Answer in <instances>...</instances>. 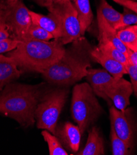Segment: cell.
Segmentation results:
<instances>
[{"label": "cell", "mask_w": 137, "mask_h": 155, "mask_svg": "<svg viewBox=\"0 0 137 155\" xmlns=\"http://www.w3.org/2000/svg\"><path fill=\"white\" fill-rule=\"evenodd\" d=\"M103 15L105 20L114 28L120 22L122 14L113 8L106 0H100L99 6L98 10Z\"/></svg>", "instance_id": "d6986e66"}, {"label": "cell", "mask_w": 137, "mask_h": 155, "mask_svg": "<svg viewBox=\"0 0 137 155\" xmlns=\"http://www.w3.org/2000/svg\"><path fill=\"white\" fill-rule=\"evenodd\" d=\"M110 137L113 155L130 154L132 147L116 134L112 125H111Z\"/></svg>", "instance_id": "7402d4cb"}, {"label": "cell", "mask_w": 137, "mask_h": 155, "mask_svg": "<svg viewBox=\"0 0 137 155\" xmlns=\"http://www.w3.org/2000/svg\"><path fill=\"white\" fill-rule=\"evenodd\" d=\"M33 24L39 25L48 31L54 39H60L63 37V30L59 20L53 14L49 13L45 15L30 11Z\"/></svg>", "instance_id": "9a60e30c"}, {"label": "cell", "mask_w": 137, "mask_h": 155, "mask_svg": "<svg viewBox=\"0 0 137 155\" xmlns=\"http://www.w3.org/2000/svg\"><path fill=\"white\" fill-rule=\"evenodd\" d=\"M72 3L78 14L81 28V35L83 36L93 18L90 0H73Z\"/></svg>", "instance_id": "e0dca14e"}, {"label": "cell", "mask_w": 137, "mask_h": 155, "mask_svg": "<svg viewBox=\"0 0 137 155\" xmlns=\"http://www.w3.org/2000/svg\"><path fill=\"white\" fill-rule=\"evenodd\" d=\"M131 50L137 51V40H136V42H135V45L133 46V47L132 48V49Z\"/></svg>", "instance_id": "d6a6232c"}, {"label": "cell", "mask_w": 137, "mask_h": 155, "mask_svg": "<svg viewBox=\"0 0 137 155\" xmlns=\"http://www.w3.org/2000/svg\"><path fill=\"white\" fill-rule=\"evenodd\" d=\"M92 49L86 38L80 37L65 49L61 58L41 73L44 79L58 87H67L80 81L91 67Z\"/></svg>", "instance_id": "6da1fadb"}, {"label": "cell", "mask_w": 137, "mask_h": 155, "mask_svg": "<svg viewBox=\"0 0 137 155\" xmlns=\"http://www.w3.org/2000/svg\"><path fill=\"white\" fill-rule=\"evenodd\" d=\"M85 78L96 95L103 98L111 104L112 102L106 95V91L115 81L116 78H114L105 69L90 68L88 69Z\"/></svg>", "instance_id": "8fae6325"}, {"label": "cell", "mask_w": 137, "mask_h": 155, "mask_svg": "<svg viewBox=\"0 0 137 155\" xmlns=\"http://www.w3.org/2000/svg\"><path fill=\"white\" fill-rule=\"evenodd\" d=\"M71 114L82 135L103 114L104 110L88 82L75 85L71 101Z\"/></svg>", "instance_id": "277c9868"}, {"label": "cell", "mask_w": 137, "mask_h": 155, "mask_svg": "<svg viewBox=\"0 0 137 155\" xmlns=\"http://www.w3.org/2000/svg\"><path fill=\"white\" fill-rule=\"evenodd\" d=\"M117 34L120 41L132 50L137 40V25L120 29L117 30Z\"/></svg>", "instance_id": "603a6c76"}, {"label": "cell", "mask_w": 137, "mask_h": 155, "mask_svg": "<svg viewBox=\"0 0 137 155\" xmlns=\"http://www.w3.org/2000/svg\"><path fill=\"white\" fill-rule=\"evenodd\" d=\"M43 84L10 83L0 93V113L16 120L24 127L32 126L37 104L45 91Z\"/></svg>", "instance_id": "7a4b0ae2"}, {"label": "cell", "mask_w": 137, "mask_h": 155, "mask_svg": "<svg viewBox=\"0 0 137 155\" xmlns=\"http://www.w3.org/2000/svg\"><path fill=\"white\" fill-rule=\"evenodd\" d=\"M10 38V34L7 28L0 29V40Z\"/></svg>", "instance_id": "4dcf8cb0"}, {"label": "cell", "mask_w": 137, "mask_h": 155, "mask_svg": "<svg viewBox=\"0 0 137 155\" xmlns=\"http://www.w3.org/2000/svg\"><path fill=\"white\" fill-rule=\"evenodd\" d=\"M129 63L137 68V51L131 50L128 56Z\"/></svg>", "instance_id": "f546056e"}, {"label": "cell", "mask_w": 137, "mask_h": 155, "mask_svg": "<svg viewBox=\"0 0 137 155\" xmlns=\"http://www.w3.org/2000/svg\"><path fill=\"white\" fill-rule=\"evenodd\" d=\"M7 5L0 0V29L7 28L6 25V11Z\"/></svg>", "instance_id": "83f0119b"}, {"label": "cell", "mask_w": 137, "mask_h": 155, "mask_svg": "<svg viewBox=\"0 0 137 155\" xmlns=\"http://www.w3.org/2000/svg\"><path fill=\"white\" fill-rule=\"evenodd\" d=\"M32 24L30 10L22 1L18 0L13 4L7 5L6 25L10 38L19 41Z\"/></svg>", "instance_id": "52a82bcc"}, {"label": "cell", "mask_w": 137, "mask_h": 155, "mask_svg": "<svg viewBox=\"0 0 137 155\" xmlns=\"http://www.w3.org/2000/svg\"><path fill=\"white\" fill-rule=\"evenodd\" d=\"M133 93L131 82L121 77L116 79L106 91V95L117 109L124 111L130 104V98Z\"/></svg>", "instance_id": "ba28073f"}, {"label": "cell", "mask_w": 137, "mask_h": 155, "mask_svg": "<svg viewBox=\"0 0 137 155\" xmlns=\"http://www.w3.org/2000/svg\"><path fill=\"white\" fill-rule=\"evenodd\" d=\"M111 125L116 134L132 148L134 141V128L131 120L129 118L126 110L122 111L114 106L109 108Z\"/></svg>", "instance_id": "9c48e42d"}, {"label": "cell", "mask_w": 137, "mask_h": 155, "mask_svg": "<svg viewBox=\"0 0 137 155\" xmlns=\"http://www.w3.org/2000/svg\"><path fill=\"white\" fill-rule=\"evenodd\" d=\"M69 94V90L65 87H59L44 92L35 112L37 128L47 130L54 135L60 114Z\"/></svg>", "instance_id": "5b68a950"}, {"label": "cell", "mask_w": 137, "mask_h": 155, "mask_svg": "<svg viewBox=\"0 0 137 155\" xmlns=\"http://www.w3.org/2000/svg\"><path fill=\"white\" fill-rule=\"evenodd\" d=\"M119 5L137 14V0H113Z\"/></svg>", "instance_id": "4316f807"}, {"label": "cell", "mask_w": 137, "mask_h": 155, "mask_svg": "<svg viewBox=\"0 0 137 155\" xmlns=\"http://www.w3.org/2000/svg\"><path fill=\"white\" fill-rule=\"evenodd\" d=\"M59 1L60 0H34V2L38 5L47 8Z\"/></svg>", "instance_id": "f1b7e54d"}, {"label": "cell", "mask_w": 137, "mask_h": 155, "mask_svg": "<svg viewBox=\"0 0 137 155\" xmlns=\"http://www.w3.org/2000/svg\"><path fill=\"white\" fill-rule=\"evenodd\" d=\"M60 143L67 151L77 153L80 147L82 134L80 128L70 122L57 125L54 133Z\"/></svg>", "instance_id": "30bf717a"}, {"label": "cell", "mask_w": 137, "mask_h": 155, "mask_svg": "<svg viewBox=\"0 0 137 155\" xmlns=\"http://www.w3.org/2000/svg\"><path fill=\"white\" fill-rule=\"evenodd\" d=\"M21 41L9 38L0 40V54L9 52L17 48Z\"/></svg>", "instance_id": "d4e9b609"}, {"label": "cell", "mask_w": 137, "mask_h": 155, "mask_svg": "<svg viewBox=\"0 0 137 155\" xmlns=\"http://www.w3.org/2000/svg\"><path fill=\"white\" fill-rule=\"evenodd\" d=\"M92 60L101 64L104 69L107 71L114 78H121L126 74H127L126 67L115 59L109 57L102 53L98 46L93 47L91 51Z\"/></svg>", "instance_id": "4fadbf2b"}, {"label": "cell", "mask_w": 137, "mask_h": 155, "mask_svg": "<svg viewBox=\"0 0 137 155\" xmlns=\"http://www.w3.org/2000/svg\"><path fill=\"white\" fill-rule=\"evenodd\" d=\"M41 135L44 141L47 143L50 155H68V152L65 150L57 137L47 130H43Z\"/></svg>", "instance_id": "44dd1931"}, {"label": "cell", "mask_w": 137, "mask_h": 155, "mask_svg": "<svg viewBox=\"0 0 137 155\" xmlns=\"http://www.w3.org/2000/svg\"><path fill=\"white\" fill-rule=\"evenodd\" d=\"M126 67L127 74L129 75L131 80L133 93L137 98V68L129 63L127 64Z\"/></svg>", "instance_id": "484cf974"}, {"label": "cell", "mask_w": 137, "mask_h": 155, "mask_svg": "<svg viewBox=\"0 0 137 155\" xmlns=\"http://www.w3.org/2000/svg\"><path fill=\"white\" fill-rule=\"evenodd\" d=\"M98 48L104 54L115 59L125 66L129 63L127 56L109 41H99Z\"/></svg>", "instance_id": "ffe728a7"}, {"label": "cell", "mask_w": 137, "mask_h": 155, "mask_svg": "<svg viewBox=\"0 0 137 155\" xmlns=\"http://www.w3.org/2000/svg\"><path fill=\"white\" fill-rule=\"evenodd\" d=\"M104 145L99 129L92 127L89 131L87 141L84 148L78 153L79 155H104Z\"/></svg>", "instance_id": "2e32d148"}, {"label": "cell", "mask_w": 137, "mask_h": 155, "mask_svg": "<svg viewBox=\"0 0 137 155\" xmlns=\"http://www.w3.org/2000/svg\"><path fill=\"white\" fill-rule=\"evenodd\" d=\"M3 1L6 3L7 5H11L14 3L17 2L18 0H3Z\"/></svg>", "instance_id": "1f68e13d"}, {"label": "cell", "mask_w": 137, "mask_h": 155, "mask_svg": "<svg viewBox=\"0 0 137 155\" xmlns=\"http://www.w3.org/2000/svg\"><path fill=\"white\" fill-rule=\"evenodd\" d=\"M51 39L54 38L50 32L39 25L32 23L19 41H50Z\"/></svg>", "instance_id": "ac0fdd59"}, {"label": "cell", "mask_w": 137, "mask_h": 155, "mask_svg": "<svg viewBox=\"0 0 137 155\" xmlns=\"http://www.w3.org/2000/svg\"><path fill=\"white\" fill-rule=\"evenodd\" d=\"M122 14V15L120 22L114 27L116 30H119L130 25H137V14L124 8V12Z\"/></svg>", "instance_id": "cb8c5ba5"}, {"label": "cell", "mask_w": 137, "mask_h": 155, "mask_svg": "<svg viewBox=\"0 0 137 155\" xmlns=\"http://www.w3.org/2000/svg\"><path fill=\"white\" fill-rule=\"evenodd\" d=\"M64 51V45L59 39L27 40L21 41L17 48L9 51L7 56L21 69L41 74L61 58Z\"/></svg>", "instance_id": "3957f363"}, {"label": "cell", "mask_w": 137, "mask_h": 155, "mask_svg": "<svg viewBox=\"0 0 137 155\" xmlns=\"http://www.w3.org/2000/svg\"><path fill=\"white\" fill-rule=\"evenodd\" d=\"M49 13L57 18L63 30V37L59 40L65 45L81 37V28L72 0H60L48 7Z\"/></svg>", "instance_id": "8992f818"}, {"label": "cell", "mask_w": 137, "mask_h": 155, "mask_svg": "<svg viewBox=\"0 0 137 155\" xmlns=\"http://www.w3.org/2000/svg\"><path fill=\"white\" fill-rule=\"evenodd\" d=\"M21 74L22 71L11 58L0 54V93L7 85L19 78Z\"/></svg>", "instance_id": "5bb4252c"}, {"label": "cell", "mask_w": 137, "mask_h": 155, "mask_svg": "<svg viewBox=\"0 0 137 155\" xmlns=\"http://www.w3.org/2000/svg\"><path fill=\"white\" fill-rule=\"evenodd\" d=\"M72 1H73V0H72Z\"/></svg>", "instance_id": "836d02e7"}, {"label": "cell", "mask_w": 137, "mask_h": 155, "mask_svg": "<svg viewBox=\"0 0 137 155\" xmlns=\"http://www.w3.org/2000/svg\"><path fill=\"white\" fill-rule=\"evenodd\" d=\"M97 22L99 41H109L112 43L117 49L123 52L128 58L131 50L120 41L118 37L117 30L105 20L98 11H97Z\"/></svg>", "instance_id": "7c38bea8"}]
</instances>
